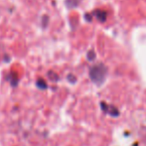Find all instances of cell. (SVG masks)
<instances>
[{
	"label": "cell",
	"instance_id": "1",
	"mask_svg": "<svg viewBox=\"0 0 146 146\" xmlns=\"http://www.w3.org/2000/svg\"><path fill=\"white\" fill-rule=\"evenodd\" d=\"M108 76V68L104 64H98L90 70V78L96 85L100 86L106 81V78Z\"/></svg>",
	"mask_w": 146,
	"mask_h": 146
},
{
	"label": "cell",
	"instance_id": "2",
	"mask_svg": "<svg viewBox=\"0 0 146 146\" xmlns=\"http://www.w3.org/2000/svg\"><path fill=\"white\" fill-rule=\"evenodd\" d=\"M102 108L106 113L110 114V115L116 117L119 115V111L115 106H111V104H106L104 102H102Z\"/></svg>",
	"mask_w": 146,
	"mask_h": 146
},
{
	"label": "cell",
	"instance_id": "3",
	"mask_svg": "<svg viewBox=\"0 0 146 146\" xmlns=\"http://www.w3.org/2000/svg\"><path fill=\"white\" fill-rule=\"evenodd\" d=\"M94 15L96 16V18H98V20L100 22H104L106 20V13L104 11H102V10H96V11H94Z\"/></svg>",
	"mask_w": 146,
	"mask_h": 146
},
{
	"label": "cell",
	"instance_id": "4",
	"mask_svg": "<svg viewBox=\"0 0 146 146\" xmlns=\"http://www.w3.org/2000/svg\"><path fill=\"white\" fill-rule=\"evenodd\" d=\"M66 4L70 8L77 7L78 4H79V0H66Z\"/></svg>",
	"mask_w": 146,
	"mask_h": 146
},
{
	"label": "cell",
	"instance_id": "5",
	"mask_svg": "<svg viewBox=\"0 0 146 146\" xmlns=\"http://www.w3.org/2000/svg\"><path fill=\"white\" fill-rule=\"evenodd\" d=\"M37 86H38L39 88H47L46 83H45L43 80H39V81L37 82Z\"/></svg>",
	"mask_w": 146,
	"mask_h": 146
},
{
	"label": "cell",
	"instance_id": "6",
	"mask_svg": "<svg viewBox=\"0 0 146 146\" xmlns=\"http://www.w3.org/2000/svg\"><path fill=\"white\" fill-rule=\"evenodd\" d=\"M48 76L50 77V79L52 80V81H57V80H58V76H57L55 73H53V72H49Z\"/></svg>",
	"mask_w": 146,
	"mask_h": 146
},
{
	"label": "cell",
	"instance_id": "7",
	"mask_svg": "<svg viewBox=\"0 0 146 146\" xmlns=\"http://www.w3.org/2000/svg\"><path fill=\"white\" fill-rule=\"evenodd\" d=\"M96 58V54H94V51H90L88 54V59L90 60V61H92V60H94Z\"/></svg>",
	"mask_w": 146,
	"mask_h": 146
}]
</instances>
